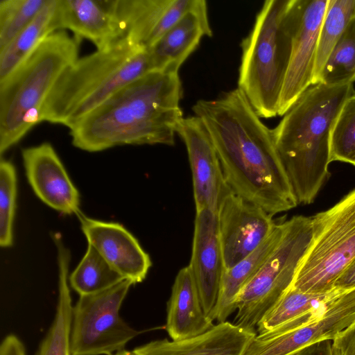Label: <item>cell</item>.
Listing matches in <instances>:
<instances>
[{
	"label": "cell",
	"mask_w": 355,
	"mask_h": 355,
	"mask_svg": "<svg viewBox=\"0 0 355 355\" xmlns=\"http://www.w3.org/2000/svg\"><path fill=\"white\" fill-rule=\"evenodd\" d=\"M192 110L208 131L232 191L272 216L297 206L272 129L240 89L199 100Z\"/></svg>",
	"instance_id": "obj_1"
},
{
	"label": "cell",
	"mask_w": 355,
	"mask_h": 355,
	"mask_svg": "<svg viewBox=\"0 0 355 355\" xmlns=\"http://www.w3.org/2000/svg\"><path fill=\"white\" fill-rule=\"evenodd\" d=\"M178 71H153L125 85L70 130L72 144L88 152L126 144H175L183 119Z\"/></svg>",
	"instance_id": "obj_2"
},
{
	"label": "cell",
	"mask_w": 355,
	"mask_h": 355,
	"mask_svg": "<svg viewBox=\"0 0 355 355\" xmlns=\"http://www.w3.org/2000/svg\"><path fill=\"white\" fill-rule=\"evenodd\" d=\"M352 84L311 85L272 129L274 141L297 204L315 200L327 179L330 133Z\"/></svg>",
	"instance_id": "obj_3"
},
{
	"label": "cell",
	"mask_w": 355,
	"mask_h": 355,
	"mask_svg": "<svg viewBox=\"0 0 355 355\" xmlns=\"http://www.w3.org/2000/svg\"><path fill=\"white\" fill-rule=\"evenodd\" d=\"M151 71L148 49L126 39L78 58L54 84L43 106L41 121L70 129L115 92Z\"/></svg>",
	"instance_id": "obj_4"
},
{
	"label": "cell",
	"mask_w": 355,
	"mask_h": 355,
	"mask_svg": "<svg viewBox=\"0 0 355 355\" xmlns=\"http://www.w3.org/2000/svg\"><path fill=\"white\" fill-rule=\"evenodd\" d=\"M80 40L58 31L0 81V153L42 122L44 103L63 71L79 57Z\"/></svg>",
	"instance_id": "obj_5"
},
{
	"label": "cell",
	"mask_w": 355,
	"mask_h": 355,
	"mask_svg": "<svg viewBox=\"0 0 355 355\" xmlns=\"http://www.w3.org/2000/svg\"><path fill=\"white\" fill-rule=\"evenodd\" d=\"M294 0H267L241 43L238 88L260 118L278 115L294 28Z\"/></svg>",
	"instance_id": "obj_6"
},
{
	"label": "cell",
	"mask_w": 355,
	"mask_h": 355,
	"mask_svg": "<svg viewBox=\"0 0 355 355\" xmlns=\"http://www.w3.org/2000/svg\"><path fill=\"white\" fill-rule=\"evenodd\" d=\"M311 218V243L291 287L325 293L335 289L336 282L355 259V189Z\"/></svg>",
	"instance_id": "obj_7"
},
{
	"label": "cell",
	"mask_w": 355,
	"mask_h": 355,
	"mask_svg": "<svg viewBox=\"0 0 355 355\" xmlns=\"http://www.w3.org/2000/svg\"><path fill=\"white\" fill-rule=\"evenodd\" d=\"M279 243L241 291L233 324L255 331L263 317L291 286L313 237L311 218L295 216L284 222Z\"/></svg>",
	"instance_id": "obj_8"
},
{
	"label": "cell",
	"mask_w": 355,
	"mask_h": 355,
	"mask_svg": "<svg viewBox=\"0 0 355 355\" xmlns=\"http://www.w3.org/2000/svg\"><path fill=\"white\" fill-rule=\"evenodd\" d=\"M132 284L124 279L102 291L80 296L72 311L70 355H112L140 334L119 315Z\"/></svg>",
	"instance_id": "obj_9"
},
{
	"label": "cell",
	"mask_w": 355,
	"mask_h": 355,
	"mask_svg": "<svg viewBox=\"0 0 355 355\" xmlns=\"http://www.w3.org/2000/svg\"><path fill=\"white\" fill-rule=\"evenodd\" d=\"M355 321V287L336 296L313 320L293 329L256 335L242 355H291L315 343L333 340Z\"/></svg>",
	"instance_id": "obj_10"
},
{
	"label": "cell",
	"mask_w": 355,
	"mask_h": 355,
	"mask_svg": "<svg viewBox=\"0 0 355 355\" xmlns=\"http://www.w3.org/2000/svg\"><path fill=\"white\" fill-rule=\"evenodd\" d=\"M216 217L224 269L254 251L276 225L272 215L230 188L220 200Z\"/></svg>",
	"instance_id": "obj_11"
},
{
	"label": "cell",
	"mask_w": 355,
	"mask_h": 355,
	"mask_svg": "<svg viewBox=\"0 0 355 355\" xmlns=\"http://www.w3.org/2000/svg\"><path fill=\"white\" fill-rule=\"evenodd\" d=\"M328 0H294L292 51L278 115H284L312 85L318 37Z\"/></svg>",
	"instance_id": "obj_12"
},
{
	"label": "cell",
	"mask_w": 355,
	"mask_h": 355,
	"mask_svg": "<svg viewBox=\"0 0 355 355\" xmlns=\"http://www.w3.org/2000/svg\"><path fill=\"white\" fill-rule=\"evenodd\" d=\"M176 133L187 150L196 211L207 209L216 213L220 200L229 187L208 131L200 119L193 116L183 118Z\"/></svg>",
	"instance_id": "obj_13"
},
{
	"label": "cell",
	"mask_w": 355,
	"mask_h": 355,
	"mask_svg": "<svg viewBox=\"0 0 355 355\" xmlns=\"http://www.w3.org/2000/svg\"><path fill=\"white\" fill-rule=\"evenodd\" d=\"M87 243L124 279L133 284L145 279L151 266L149 255L136 238L118 223L78 215Z\"/></svg>",
	"instance_id": "obj_14"
},
{
	"label": "cell",
	"mask_w": 355,
	"mask_h": 355,
	"mask_svg": "<svg viewBox=\"0 0 355 355\" xmlns=\"http://www.w3.org/2000/svg\"><path fill=\"white\" fill-rule=\"evenodd\" d=\"M22 157L28 182L43 202L64 214L81 213L78 191L51 144L24 148Z\"/></svg>",
	"instance_id": "obj_15"
},
{
	"label": "cell",
	"mask_w": 355,
	"mask_h": 355,
	"mask_svg": "<svg viewBox=\"0 0 355 355\" xmlns=\"http://www.w3.org/2000/svg\"><path fill=\"white\" fill-rule=\"evenodd\" d=\"M198 0H116L124 39L148 49Z\"/></svg>",
	"instance_id": "obj_16"
},
{
	"label": "cell",
	"mask_w": 355,
	"mask_h": 355,
	"mask_svg": "<svg viewBox=\"0 0 355 355\" xmlns=\"http://www.w3.org/2000/svg\"><path fill=\"white\" fill-rule=\"evenodd\" d=\"M59 29L73 32L79 40H90L97 50L124 39L116 14V0H57Z\"/></svg>",
	"instance_id": "obj_17"
},
{
	"label": "cell",
	"mask_w": 355,
	"mask_h": 355,
	"mask_svg": "<svg viewBox=\"0 0 355 355\" xmlns=\"http://www.w3.org/2000/svg\"><path fill=\"white\" fill-rule=\"evenodd\" d=\"M189 266L199 291L203 310L211 319L218 300L223 264L216 213L210 209L196 211Z\"/></svg>",
	"instance_id": "obj_18"
},
{
	"label": "cell",
	"mask_w": 355,
	"mask_h": 355,
	"mask_svg": "<svg viewBox=\"0 0 355 355\" xmlns=\"http://www.w3.org/2000/svg\"><path fill=\"white\" fill-rule=\"evenodd\" d=\"M257 335L230 322H219L199 336L180 340H156L135 348V355H242Z\"/></svg>",
	"instance_id": "obj_19"
},
{
	"label": "cell",
	"mask_w": 355,
	"mask_h": 355,
	"mask_svg": "<svg viewBox=\"0 0 355 355\" xmlns=\"http://www.w3.org/2000/svg\"><path fill=\"white\" fill-rule=\"evenodd\" d=\"M207 2L198 3L148 49L153 71H179L204 36L211 37Z\"/></svg>",
	"instance_id": "obj_20"
},
{
	"label": "cell",
	"mask_w": 355,
	"mask_h": 355,
	"mask_svg": "<svg viewBox=\"0 0 355 355\" xmlns=\"http://www.w3.org/2000/svg\"><path fill=\"white\" fill-rule=\"evenodd\" d=\"M214 326L203 310L194 277L188 265L179 270L172 286L167 304L166 330L173 340H180L202 334Z\"/></svg>",
	"instance_id": "obj_21"
},
{
	"label": "cell",
	"mask_w": 355,
	"mask_h": 355,
	"mask_svg": "<svg viewBox=\"0 0 355 355\" xmlns=\"http://www.w3.org/2000/svg\"><path fill=\"white\" fill-rule=\"evenodd\" d=\"M284 223H276L268 238L250 254L230 269H223L218 300L211 320L218 323L226 321L236 310V300L250 279L264 263L281 239Z\"/></svg>",
	"instance_id": "obj_22"
},
{
	"label": "cell",
	"mask_w": 355,
	"mask_h": 355,
	"mask_svg": "<svg viewBox=\"0 0 355 355\" xmlns=\"http://www.w3.org/2000/svg\"><path fill=\"white\" fill-rule=\"evenodd\" d=\"M58 249V300L54 320L42 340L36 355H70V334L72 322L71 297L67 278L70 253L60 236H53Z\"/></svg>",
	"instance_id": "obj_23"
},
{
	"label": "cell",
	"mask_w": 355,
	"mask_h": 355,
	"mask_svg": "<svg viewBox=\"0 0 355 355\" xmlns=\"http://www.w3.org/2000/svg\"><path fill=\"white\" fill-rule=\"evenodd\" d=\"M57 0H46L35 17L0 52V81L15 70L51 34L59 31Z\"/></svg>",
	"instance_id": "obj_24"
},
{
	"label": "cell",
	"mask_w": 355,
	"mask_h": 355,
	"mask_svg": "<svg viewBox=\"0 0 355 355\" xmlns=\"http://www.w3.org/2000/svg\"><path fill=\"white\" fill-rule=\"evenodd\" d=\"M344 291L335 288L328 293L313 294L304 293L291 286L258 323V334L267 333L288 321L323 306Z\"/></svg>",
	"instance_id": "obj_25"
},
{
	"label": "cell",
	"mask_w": 355,
	"mask_h": 355,
	"mask_svg": "<svg viewBox=\"0 0 355 355\" xmlns=\"http://www.w3.org/2000/svg\"><path fill=\"white\" fill-rule=\"evenodd\" d=\"M354 18L355 0H328L318 37L312 85L318 83L329 54Z\"/></svg>",
	"instance_id": "obj_26"
},
{
	"label": "cell",
	"mask_w": 355,
	"mask_h": 355,
	"mask_svg": "<svg viewBox=\"0 0 355 355\" xmlns=\"http://www.w3.org/2000/svg\"><path fill=\"white\" fill-rule=\"evenodd\" d=\"M123 279L89 244L85 256L69 278L70 286L80 296L102 291Z\"/></svg>",
	"instance_id": "obj_27"
},
{
	"label": "cell",
	"mask_w": 355,
	"mask_h": 355,
	"mask_svg": "<svg viewBox=\"0 0 355 355\" xmlns=\"http://www.w3.org/2000/svg\"><path fill=\"white\" fill-rule=\"evenodd\" d=\"M355 81V18L332 49L318 83L334 86ZM318 84V83H317Z\"/></svg>",
	"instance_id": "obj_28"
},
{
	"label": "cell",
	"mask_w": 355,
	"mask_h": 355,
	"mask_svg": "<svg viewBox=\"0 0 355 355\" xmlns=\"http://www.w3.org/2000/svg\"><path fill=\"white\" fill-rule=\"evenodd\" d=\"M46 0L0 1V52L38 15Z\"/></svg>",
	"instance_id": "obj_29"
},
{
	"label": "cell",
	"mask_w": 355,
	"mask_h": 355,
	"mask_svg": "<svg viewBox=\"0 0 355 355\" xmlns=\"http://www.w3.org/2000/svg\"><path fill=\"white\" fill-rule=\"evenodd\" d=\"M355 159V92L342 106L330 133V161Z\"/></svg>",
	"instance_id": "obj_30"
},
{
	"label": "cell",
	"mask_w": 355,
	"mask_h": 355,
	"mask_svg": "<svg viewBox=\"0 0 355 355\" xmlns=\"http://www.w3.org/2000/svg\"><path fill=\"white\" fill-rule=\"evenodd\" d=\"M17 175L14 165L0 162V245L8 248L13 241V221L16 208Z\"/></svg>",
	"instance_id": "obj_31"
},
{
	"label": "cell",
	"mask_w": 355,
	"mask_h": 355,
	"mask_svg": "<svg viewBox=\"0 0 355 355\" xmlns=\"http://www.w3.org/2000/svg\"><path fill=\"white\" fill-rule=\"evenodd\" d=\"M333 355H355V321L332 340Z\"/></svg>",
	"instance_id": "obj_32"
},
{
	"label": "cell",
	"mask_w": 355,
	"mask_h": 355,
	"mask_svg": "<svg viewBox=\"0 0 355 355\" xmlns=\"http://www.w3.org/2000/svg\"><path fill=\"white\" fill-rule=\"evenodd\" d=\"M0 355H26L24 345L17 336L9 334L1 343Z\"/></svg>",
	"instance_id": "obj_33"
},
{
	"label": "cell",
	"mask_w": 355,
	"mask_h": 355,
	"mask_svg": "<svg viewBox=\"0 0 355 355\" xmlns=\"http://www.w3.org/2000/svg\"><path fill=\"white\" fill-rule=\"evenodd\" d=\"M291 355H333L332 340H324L308 345Z\"/></svg>",
	"instance_id": "obj_34"
},
{
	"label": "cell",
	"mask_w": 355,
	"mask_h": 355,
	"mask_svg": "<svg viewBox=\"0 0 355 355\" xmlns=\"http://www.w3.org/2000/svg\"><path fill=\"white\" fill-rule=\"evenodd\" d=\"M355 287V259L335 283L334 288L348 290Z\"/></svg>",
	"instance_id": "obj_35"
},
{
	"label": "cell",
	"mask_w": 355,
	"mask_h": 355,
	"mask_svg": "<svg viewBox=\"0 0 355 355\" xmlns=\"http://www.w3.org/2000/svg\"><path fill=\"white\" fill-rule=\"evenodd\" d=\"M112 355H135V353L132 351H128L126 349H122L119 352H116L114 354Z\"/></svg>",
	"instance_id": "obj_36"
},
{
	"label": "cell",
	"mask_w": 355,
	"mask_h": 355,
	"mask_svg": "<svg viewBox=\"0 0 355 355\" xmlns=\"http://www.w3.org/2000/svg\"><path fill=\"white\" fill-rule=\"evenodd\" d=\"M352 165L355 166V159L354 160Z\"/></svg>",
	"instance_id": "obj_37"
}]
</instances>
